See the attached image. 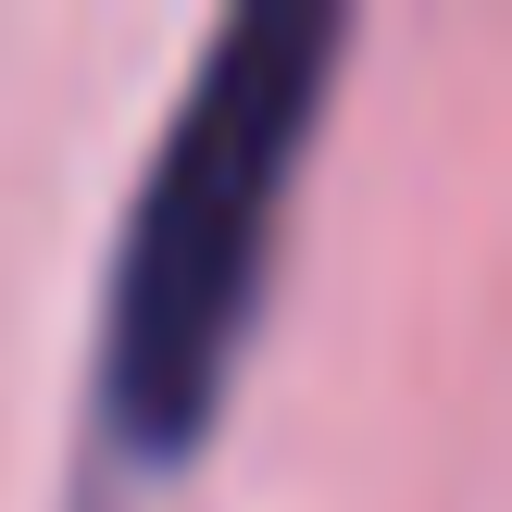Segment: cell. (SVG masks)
Returning <instances> with one entry per match:
<instances>
[{
	"label": "cell",
	"instance_id": "6da1fadb",
	"mask_svg": "<svg viewBox=\"0 0 512 512\" xmlns=\"http://www.w3.org/2000/svg\"><path fill=\"white\" fill-rule=\"evenodd\" d=\"M338 50H350L338 0H250L188 63V100L138 175L113 288H100V438L113 450L188 463L213 438L275 238H288V175L338 88Z\"/></svg>",
	"mask_w": 512,
	"mask_h": 512
}]
</instances>
